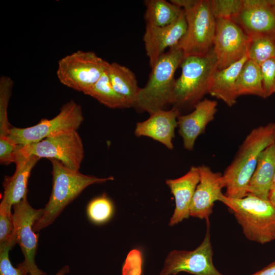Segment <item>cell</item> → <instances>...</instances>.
<instances>
[{
	"label": "cell",
	"mask_w": 275,
	"mask_h": 275,
	"mask_svg": "<svg viewBox=\"0 0 275 275\" xmlns=\"http://www.w3.org/2000/svg\"><path fill=\"white\" fill-rule=\"evenodd\" d=\"M274 143L275 122L260 126L249 133L223 174L226 197L240 199L247 195L248 185L259 155Z\"/></svg>",
	"instance_id": "6da1fadb"
},
{
	"label": "cell",
	"mask_w": 275,
	"mask_h": 275,
	"mask_svg": "<svg viewBox=\"0 0 275 275\" xmlns=\"http://www.w3.org/2000/svg\"><path fill=\"white\" fill-rule=\"evenodd\" d=\"M49 160L52 164V190L48 202L43 208L42 216L33 226L35 232L51 225L64 208L89 186L114 179L113 176L99 178L85 175L79 171L67 168L56 159Z\"/></svg>",
	"instance_id": "7a4b0ae2"
},
{
	"label": "cell",
	"mask_w": 275,
	"mask_h": 275,
	"mask_svg": "<svg viewBox=\"0 0 275 275\" xmlns=\"http://www.w3.org/2000/svg\"><path fill=\"white\" fill-rule=\"evenodd\" d=\"M184 58L183 51L176 46L162 54L151 68L147 84L141 88L134 107L150 115L172 104L175 73Z\"/></svg>",
	"instance_id": "3957f363"
},
{
	"label": "cell",
	"mask_w": 275,
	"mask_h": 275,
	"mask_svg": "<svg viewBox=\"0 0 275 275\" xmlns=\"http://www.w3.org/2000/svg\"><path fill=\"white\" fill-rule=\"evenodd\" d=\"M218 201L232 211L248 239L261 244L275 240V208L268 200L250 194L234 199L222 193Z\"/></svg>",
	"instance_id": "277c9868"
},
{
	"label": "cell",
	"mask_w": 275,
	"mask_h": 275,
	"mask_svg": "<svg viewBox=\"0 0 275 275\" xmlns=\"http://www.w3.org/2000/svg\"><path fill=\"white\" fill-rule=\"evenodd\" d=\"M180 67L181 72L175 81L172 102L179 110L194 106L208 93L217 61L212 49L204 56L184 57Z\"/></svg>",
	"instance_id": "5b68a950"
},
{
	"label": "cell",
	"mask_w": 275,
	"mask_h": 275,
	"mask_svg": "<svg viewBox=\"0 0 275 275\" xmlns=\"http://www.w3.org/2000/svg\"><path fill=\"white\" fill-rule=\"evenodd\" d=\"M186 32L176 46L184 57L201 56L213 48L216 21L209 0H189L183 8Z\"/></svg>",
	"instance_id": "8992f818"
},
{
	"label": "cell",
	"mask_w": 275,
	"mask_h": 275,
	"mask_svg": "<svg viewBox=\"0 0 275 275\" xmlns=\"http://www.w3.org/2000/svg\"><path fill=\"white\" fill-rule=\"evenodd\" d=\"M108 64L93 51L77 50L59 61L57 76L63 85L86 95Z\"/></svg>",
	"instance_id": "52a82bcc"
},
{
	"label": "cell",
	"mask_w": 275,
	"mask_h": 275,
	"mask_svg": "<svg viewBox=\"0 0 275 275\" xmlns=\"http://www.w3.org/2000/svg\"><path fill=\"white\" fill-rule=\"evenodd\" d=\"M84 120L81 105L73 100L64 104L51 119H43L25 128L13 126L8 136L17 145H26L56 135L77 131Z\"/></svg>",
	"instance_id": "ba28073f"
},
{
	"label": "cell",
	"mask_w": 275,
	"mask_h": 275,
	"mask_svg": "<svg viewBox=\"0 0 275 275\" xmlns=\"http://www.w3.org/2000/svg\"><path fill=\"white\" fill-rule=\"evenodd\" d=\"M15 153L23 156L35 155L40 158L54 159L69 169L79 171L85 150L81 137L77 131H74L29 145H18Z\"/></svg>",
	"instance_id": "9c48e42d"
},
{
	"label": "cell",
	"mask_w": 275,
	"mask_h": 275,
	"mask_svg": "<svg viewBox=\"0 0 275 275\" xmlns=\"http://www.w3.org/2000/svg\"><path fill=\"white\" fill-rule=\"evenodd\" d=\"M13 209L14 230L10 240L15 245L18 244L21 248L24 257L21 264L26 268L28 274L44 275L35 263L39 234L33 230V226L42 216L43 209L33 208L26 197L15 204Z\"/></svg>",
	"instance_id": "30bf717a"
},
{
	"label": "cell",
	"mask_w": 275,
	"mask_h": 275,
	"mask_svg": "<svg viewBox=\"0 0 275 275\" xmlns=\"http://www.w3.org/2000/svg\"><path fill=\"white\" fill-rule=\"evenodd\" d=\"M201 244L193 251L174 250L167 255L159 275H176L186 272L194 275H223L214 266L209 219Z\"/></svg>",
	"instance_id": "8fae6325"
},
{
	"label": "cell",
	"mask_w": 275,
	"mask_h": 275,
	"mask_svg": "<svg viewBox=\"0 0 275 275\" xmlns=\"http://www.w3.org/2000/svg\"><path fill=\"white\" fill-rule=\"evenodd\" d=\"M212 50L217 69L226 68L247 54L251 38L231 19H217Z\"/></svg>",
	"instance_id": "7c38bea8"
},
{
	"label": "cell",
	"mask_w": 275,
	"mask_h": 275,
	"mask_svg": "<svg viewBox=\"0 0 275 275\" xmlns=\"http://www.w3.org/2000/svg\"><path fill=\"white\" fill-rule=\"evenodd\" d=\"M232 20L250 37L275 36V8L271 0H243L241 10Z\"/></svg>",
	"instance_id": "4fadbf2b"
},
{
	"label": "cell",
	"mask_w": 275,
	"mask_h": 275,
	"mask_svg": "<svg viewBox=\"0 0 275 275\" xmlns=\"http://www.w3.org/2000/svg\"><path fill=\"white\" fill-rule=\"evenodd\" d=\"M186 30L184 12L177 20L167 26L146 25L143 41L151 68L167 48L170 49L177 45Z\"/></svg>",
	"instance_id": "5bb4252c"
},
{
	"label": "cell",
	"mask_w": 275,
	"mask_h": 275,
	"mask_svg": "<svg viewBox=\"0 0 275 275\" xmlns=\"http://www.w3.org/2000/svg\"><path fill=\"white\" fill-rule=\"evenodd\" d=\"M200 180L190 207V216L209 219L215 201H218L222 189L225 187L223 174L214 172L204 164L198 166Z\"/></svg>",
	"instance_id": "9a60e30c"
},
{
	"label": "cell",
	"mask_w": 275,
	"mask_h": 275,
	"mask_svg": "<svg viewBox=\"0 0 275 275\" xmlns=\"http://www.w3.org/2000/svg\"><path fill=\"white\" fill-rule=\"evenodd\" d=\"M40 159L35 155L23 156L15 153V171L11 176H5L3 182L4 191L0 204V211L12 214V207L27 197L29 177Z\"/></svg>",
	"instance_id": "2e32d148"
},
{
	"label": "cell",
	"mask_w": 275,
	"mask_h": 275,
	"mask_svg": "<svg viewBox=\"0 0 275 275\" xmlns=\"http://www.w3.org/2000/svg\"><path fill=\"white\" fill-rule=\"evenodd\" d=\"M217 105L215 100L204 99L194 106L195 109L191 113L178 117V132L185 149H193L197 138L204 132L206 126L214 119Z\"/></svg>",
	"instance_id": "e0dca14e"
},
{
	"label": "cell",
	"mask_w": 275,
	"mask_h": 275,
	"mask_svg": "<svg viewBox=\"0 0 275 275\" xmlns=\"http://www.w3.org/2000/svg\"><path fill=\"white\" fill-rule=\"evenodd\" d=\"M180 111L175 107L170 110L160 109L150 115L146 120L137 123L134 134L138 136H147L173 149V140L178 126L177 118Z\"/></svg>",
	"instance_id": "ac0fdd59"
},
{
	"label": "cell",
	"mask_w": 275,
	"mask_h": 275,
	"mask_svg": "<svg viewBox=\"0 0 275 275\" xmlns=\"http://www.w3.org/2000/svg\"><path fill=\"white\" fill-rule=\"evenodd\" d=\"M199 180V168L192 166L182 177L166 181L175 200V208L169 222L170 226L188 218L191 203Z\"/></svg>",
	"instance_id": "d6986e66"
},
{
	"label": "cell",
	"mask_w": 275,
	"mask_h": 275,
	"mask_svg": "<svg viewBox=\"0 0 275 275\" xmlns=\"http://www.w3.org/2000/svg\"><path fill=\"white\" fill-rule=\"evenodd\" d=\"M275 173V143L263 150L250 181L248 194L268 200Z\"/></svg>",
	"instance_id": "ffe728a7"
},
{
	"label": "cell",
	"mask_w": 275,
	"mask_h": 275,
	"mask_svg": "<svg viewBox=\"0 0 275 275\" xmlns=\"http://www.w3.org/2000/svg\"><path fill=\"white\" fill-rule=\"evenodd\" d=\"M245 55L240 60L229 67L214 72L208 91L212 96L224 101L231 107L236 103V82L241 69L248 60Z\"/></svg>",
	"instance_id": "44dd1931"
},
{
	"label": "cell",
	"mask_w": 275,
	"mask_h": 275,
	"mask_svg": "<svg viewBox=\"0 0 275 275\" xmlns=\"http://www.w3.org/2000/svg\"><path fill=\"white\" fill-rule=\"evenodd\" d=\"M106 71L114 90L131 107H134L141 88L133 72L128 67L116 62L109 63Z\"/></svg>",
	"instance_id": "7402d4cb"
},
{
	"label": "cell",
	"mask_w": 275,
	"mask_h": 275,
	"mask_svg": "<svg viewBox=\"0 0 275 275\" xmlns=\"http://www.w3.org/2000/svg\"><path fill=\"white\" fill-rule=\"evenodd\" d=\"M146 11L144 18L146 25L164 26L172 24L183 14L181 8L166 0L144 1Z\"/></svg>",
	"instance_id": "603a6c76"
},
{
	"label": "cell",
	"mask_w": 275,
	"mask_h": 275,
	"mask_svg": "<svg viewBox=\"0 0 275 275\" xmlns=\"http://www.w3.org/2000/svg\"><path fill=\"white\" fill-rule=\"evenodd\" d=\"M236 89L238 97L253 95L265 98L260 65L248 59L238 75Z\"/></svg>",
	"instance_id": "cb8c5ba5"
},
{
	"label": "cell",
	"mask_w": 275,
	"mask_h": 275,
	"mask_svg": "<svg viewBox=\"0 0 275 275\" xmlns=\"http://www.w3.org/2000/svg\"><path fill=\"white\" fill-rule=\"evenodd\" d=\"M86 95L92 97L101 104L111 108L131 107L126 100L113 88L106 70Z\"/></svg>",
	"instance_id": "d4e9b609"
},
{
	"label": "cell",
	"mask_w": 275,
	"mask_h": 275,
	"mask_svg": "<svg viewBox=\"0 0 275 275\" xmlns=\"http://www.w3.org/2000/svg\"><path fill=\"white\" fill-rule=\"evenodd\" d=\"M250 38L247 53L249 59L261 65L265 61L275 57V36L262 35Z\"/></svg>",
	"instance_id": "484cf974"
},
{
	"label": "cell",
	"mask_w": 275,
	"mask_h": 275,
	"mask_svg": "<svg viewBox=\"0 0 275 275\" xmlns=\"http://www.w3.org/2000/svg\"><path fill=\"white\" fill-rule=\"evenodd\" d=\"M89 221L95 225H103L109 222L115 212L113 201L105 194L92 199L87 207Z\"/></svg>",
	"instance_id": "4316f807"
},
{
	"label": "cell",
	"mask_w": 275,
	"mask_h": 275,
	"mask_svg": "<svg viewBox=\"0 0 275 275\" xmlns=\"http://www.w3.org/2000/svg\"><path fill=\"white\" fill-rule=\"evenodd\" d=\"M13 80L6 75L0 78V137L7 136L13 127L9 122L8 107L12 94Z\"/></svg>",
	"instance_id": "83f0119b"
},
{
	"label": "cell",
	"mask_w": 275,
	"mask_h": 275,
	"mask_svg": "<svg viewBox=\"0 0 275 275\" xmlns=\"http://www.w3.org/2000/svg\"><path fill=\"white\" fill-rule=\"evenodd\" d=\"M210 4L215 19H232L241 10L243 0H211Z\"/></svg>",
	"instance_id": "f1b7e54d"
},
{
	"label": "cell",
	"mask_w": 275,
	"mask_h": 275,
	"mask_svg": "<svg viewBox=\"0 0 275 275\" xmlns=\"http://www.w3.org/2000/svg\"><path fill=\"white\" fill-rule=\"evenodd\" d=\"M13 248L10 244L0 245V275H28V270L21 263L17 267L12 265L9 252Z\"/></svg>",
	"instance_id": "f546056e"
},
{
	"label": "cell",
	"mask_w": 275,
	"mask_h": 275,
	"mask_svg": "<svg viewBox=\"0 0 275 275\" xmlns=\"http://www.w3.org/2000/svg\"><path fill=\"white\" fill-rule=\"evenodd\" d=\"M265 98L275 93V57L260 65Z\"/></svg>",
	"instance_id": "4dcf8cb0"
},
{
	"label": "cell",
	"mask_w": 275,
	"mask_h": 275,
	"mask_svg": "<svg viewBox=\"0 0 275 275\" xmlns=\"http://www.w3.org/2000/svg\"><path fill=\"white\" fill-rule=\"evenodd\" d=\"M143 255L140 250L134 249L127 254L122 267V275H142Z\"/></svg>",
	"instance_id": "1f68e13d"
},
{
	"label": "cell",
	"mask_w": 275,
	"mask_h": 275,
	"mask_svg": "<svg viewBox=\"0 0 275 275\" xmlns=\"http://www.w3.org/2000/svg\"><path fill=\"white\" fill-rule=\"evenodd\" d=\"M18 145L8 136L0 137V163L8 166L15 160V152Z\"/></svg>",
	"instance_id": "d6a6232c"
},
{
	"label": "cell",
	"mask_w": 275,
	"mask_h": 275,
	"mask_svg": "<svg viewBox=\"0 0 275 275\" xmlns=\"http://www.w3.org/2000/svg\"><path fill=\"white\" fill-rule=\"evenodd\" d=\"M13 230L12 214L0 211V245L10 242Z\"/></svg>",
	"instance_id": "836d02e7"
},
{
	"label": "cell",
	"mask_w": 275,
	"mask_h": 275,
	"mask_svg": "<svg viewBox=\"0 0 275 275\" xmlns=\"http://www.w3.org/2000/svg\"><path fill=\"white\" fill-rule=\"evenodd\" d=\"M252 275H275V262Z\"/></svg>",
	"instance_id": "e575fe53"
},
{
	"label": "cell",
	"mask_w": 275,
	"mask_h": 275,
	"mask_svg": "<svg viewBox=\"0 0 275 275\" xmlns=\"http://www.w3.org/2000/svg\"><path fill=\"white\" fill-rule=\"evenodd\" d=\"M70 271V268L69 265H65L62 268H61L55 275H65ZM28 275H43L41 274H28Z\"/></svg>",
	"instance_id": "d590c367"
},
{
	"label": "cell",
	"mask_w": 275,
	"mask_h": 275,
	"mask_svg": "<svg viewBox=\"0 0 275 275\" xmlns=\"http://www.w3.org/2000/svg\"><path fill=\"white\" fill-rule=\"evenodd\" d=\"M268 200L275 208V188L270 190L268 197Z\"/></svg>",
	"instance_id": "8d00e7d4"
},
{
	"label": "cell",
	"mask_w": 275,
	"mask_h": 275,
	"mask_svg": "<svg viewBox=\"0 0 275 275\" xmlns=\"http://www.w3.org/2000/svg\"><path fill=\"white\" fill-rule=\"evenodd\" d=\"M273 188H275V173H274V177H273V181H272V186H271V189Z\"/></svg>",
	"instance_id": "74e56055"
},
{
	"label": "cell",
	"mask_w": 275,
	"mask_h": 275,
	"mask_svg": "<svg viewBox=\"0 0 275 275\" xmlns=\"http://www.w3.org/2000/svg\"><path fill=\"white\" fill-rule=\"evenodd\" d=\"M271 2L272 5H273V6L275 8V0H271Z\"/></svg>",
	"instance_id": "f35d334b"
}]
</instances>
